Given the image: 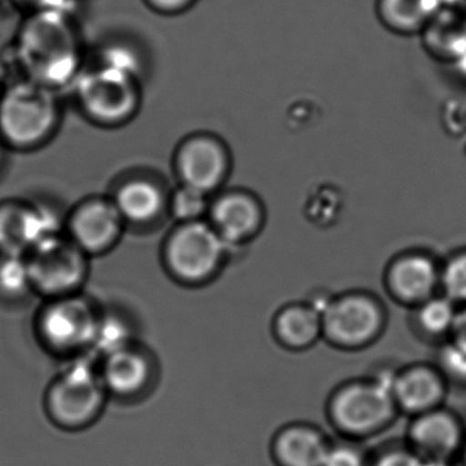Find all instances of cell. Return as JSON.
Segmentation results:
<instances>
[{
    "mask_svg": "<svg viewBox=\"0 0 466 466\" xmlns=\"http://www.w3.org/2000/svg\"><path fill=\"white\" fill-rule=\"evenodd\" d=\"M18 54L29 80L51 89L70 83L78 75L80 51L69 15L35 12L21 29Z\"/></svg>",
    "mask_w": 466,
    "mask_h": 466,
    "instance_id": "1",
    "label": "cell"
},
{
    "mask_svg": "<svg viewBox=\"0 0 466 466\" xmlns=\"http://www.w3.org/2000/svg\"><path fill=\"white\" fill-rule=\"evenodd\" d=\"M108 398L99 368L86 357H77L48 384L46 414L56 427L78 432L99 420Z\"/></svg>",
    "mask_w": 466,
    "mask_h": 466,
    "instance_id": "2",
    "label": "cell"
},
{
    "mask_svg": "<svg viewBox=\"0 0 466 466\" xmlns=\"http://www.w3.org/2000/svg\"><path fill=\"white\" fill-rule=\"evenodd\" d=\"M58 122V100L48 86L25 80L0 95V136L15 148L45 143Z\"/></svg>",
    "mask_w": 466,
    "mask_h": 466,
    "instance_id": "3",
    "label": "cell"
},
{
    "mask_svg": "<svg viewBox=\"0 0 466 466\" xmlns=\"http://www.w3.org/2000/svg\"><path fill=\"white\" fill-rule=\"evenodd\" d=\"M102 315L81 291L47 299L35 320L36 335L47 350L77 359L91 353Z\"/></svg>",
    "mask_w": 466,
    "mask_h": 466,
    "instance_id": "4",
    "label": "cell"
},
{
    "mask_svg": "<svg viewBox=\"0 0 466 466\" xmlns=\"http://www.w3.org/2000/svg\"><path fill=\"white\" fill-rule=\"evenodd\" d=\"M226 247L228 244L209 223H178L163 244V264L174 279L198 285L219 269Z\"/></svg>",
    "mask_w": 466,
    "mask_h": 466,
    "instance_id": "5",
    "label": "cell"
},
{
    "mask_svg": "<svg viewBox=\"0 0 466 466\" xmlns=\"http://www.w3.org/2000/svg\"><path fill=\"white\" fill-rule=\"evenodd\" d=\"M77 97L86 116L106 127L129 121L140 103L135 76L103 64L78 78Z\"/></svg>",
    "mask_w": 466,
    "mask_h": 466,
    "instance_id": "6",
    "label": "cell"
},
{
    "mask_svg": "<svg viewBox=\"0 0 466 466\" xmlns=\"http://www.w3.org/2000/svg\"><path fill=\"white\" fill-rule=\"evenodd\" d=\"M26 258L35 293L46 299L80 293L88 277L89 256L66 234L40 245Z\"/></svg>",
    "mask_w": 466,
    "mask_h": 466,
    "instance_id": "7",
    "label": "cell"
},
{
    "mask_svg": "<svg viewBox=\"0 0 466 466\" xmlns=\"http://www.w3.org/2000/svg\"><path fill=\"white\" fill-rule=\"evenodd\" d=\"M394 408L391 384L370 380L343 386L332 397L329 411L343 432L364 436L386 425L394 414Z\"/></svg>",
    "mask_w": 466,
    "mask_h": 466,
    "instance_id": "8",
    "label": "cell"
},
{
    "mask_svg": "<svg viewBox=\"0 0 466 466\" xmlns=\"http://www.w3.org/2000/svg\"><path fill=\"white\" fill-rule=\"evenodd\" d=\"M65 225L54 209L25 203L0 204V253L28 256L62 236Z\"/></svg>",
    "mask_w": 466,
    "mask_h": 466,
    "instance_id": "9",
    "label": "cell"
},
{
    "mask_svg": "<svg viewBox=\"0 0 466 466\" xmlns=\"http://www.w3.org/2000/svg\"><path fill=\"white\" fill-rule=\"evenodd\" d=\"M323 334L348 348L365 345L378 337L383 326L380 307L370 297L346 294L329 299L321 312Z\"/></svg>",
    "mask_w": 466,
    "mask_h": 466,
    "instance_id": "10",
    "label": "cell"
},
{
    "mask_svg": "<svg viewBox=\"0 0 466 466\" xmlns=\"http://www.w3.org/2000/svg\"><path fill=\"white\" fill-rule=\"evenodd\" d=\"M230 166L228 147L211 135L187 138L176 154V170L181 185L207 196L225 184Z\"/></svg>",
    "mask_w": 466,
    "mask_h": 466,
    "instance_id": "11",
    "label": "cell"
},
{
    "mask_svg": "<svg viewBox=\"0 0 466 466\" xmlns=\"http://www.w3.org/2000/svg\"><path fill=\"white\" fill-rule=\"evenodd\" d=\"M66 236L89 258L105 255L121 241L127 223L113 200L88 198L65 222Z\"/></svg>",
    "mask_w": 466,
    "mask_h": 466,
    "instance_id": "12",
    "label": "cell"
},
{
    "mask_svg": "<svg viewBox=\"0 0 466 466\" xmlns=\"http://www.w3.org/2000/svg\"><path fill=\"white\" fill-rule=\"evenodd\" d=\"M99 372L108 397L130 400L151 389L157 362L149 349L133 340L103 357Z\"/></svg>",
    "mask_w": 466,
    "mask_h": 466,
    "instance_id": "13",
    "label": "cell"
},
{
    "mask_svg": "<svg viewBox=\"0 0 466 466\" xmlns=\"http://www.w3.org/2000/svg\"><path fill=\"white\" fill-rule=\"evenodd\" d=\"M462 441L460 420L441 409L419 414L409 430V449L422 463L447 465L460 451Z\"/></svg>",
    "mask_w": 466,
    "mask_h": 466,
    "instance_id": "14",
    "label": "cell"
},
{
    "mask_svg": "<svg viewBox=\"0 0 466 466\" xmlns=\"http://www.w3.org/2000/svg\"><path fill=\"white\" fill-rule=\"evenodd\" d=\"M208 211L209 225L226 244H241L252 238L263 222V209L258 198L241 190L220 196Z\"/></svg>",
    "mask_w": 466,
    "mask_h": 466,
    "instance_id": "15",
    "label": "cell"
},
{
    "mask_svg": "<svg viewBox=\"0 0 466 466\" xmlns=\"http://www.w3.org/2000/svg\"><path fill=\"white\" fill-rule=\"evenodd\" d=\"M444 392L446 389L441 376L432 368L421 365L408 368L391 381L395 405L416 416L438 409Z\"/></svg>",
    "mask_w": 466,
    "mask_h": 466,
    "instance_id": "16",
    "label": "cell"
},
{
    "mask_svg": "<svg viewBox=\"0 0 466 466\" xmlns=\"http://www.w3.org/2000/svg\"><path fill=\"white\" fill-rule=\"evenodd\" d=\"M331 444L316 428L305 425L285 427L272 441L275 466H324Z\"/></svg>",
    "mask_w": 466,
    "mask_h": 466,
    "instance_id": "17",
    "label": "cell"
},
{
    "mask_svg": "<svg viewBox=\"0 0 466 466\" xmlns=\"http://www.w3.org/2000/svg\"><path fill=\"white\" fill-rule=\"evenodd\" d=\"M387 282L397 299L409 304H422L432 297L441 282V274L430 258L414 253L402 256L391 264Z\"/></svg>",
    "mask_w": 466,
    "mask_h": 466,
    "instance_id": "18",
    "label": "cell"
},
{
    "mask_svg": "<svg viewBox=\"0 0 466 466\" xmlns=\"http://www.w3.org/2000/svg\"><path fill=\"white\" fill-rule=\"evenodd\" d=\"M125 223L146 228L157 222L168 208V198L159 185L146 178H133L116 189L111 198Z\"/></svg>",
    "mask_w": 466,
    "mask_h": 466,
    "instance_id": "19",
    "label": "cell"
},
{
    "mask_svg": "<svg viewBox=\"0 0 466 466\" xmlns=\"http://www.w3.org/2000/svg\"><path fill=\"white\" fill-rule=\"evenodd\" d=\"M274 331L286 348H309L323 334L321 313L312 305H288L275 316Z\"/></svg>",
    "mask_w": 466,
    "mask_h": 466,
    "instance_id": "20",
    "label": "cell"
},
{
    "mask_svg": "<svg viewBox=\"0 0 466 466\" xmlns=\"http://www.w3.org/2000/svg\"><path fill=\"white\" fill-rule=\"evenodd\" d=\"M441 0H378L381 24L394 34H422L441 12Z\"/></svg>",
    "mask_w": 466,
    "mask_h": 466,
    "instance_id": "21",
    "label": "cell"
},
{
    "mask_svg": "<svg viewBox=\"0 0 466 466\" xmlns=\"http://www.w3.org/2000/svg\"><path fill=\"white\" fill-rule=\"evenodd\" d=\"M422 35L432 56L460 61L466 54V18L461 17L458 10L441 7Z\"/></svg>",
    "mask_w": 466,
    "mask_h": 466,
    "instance_id": "22",
    "label": "cell"
},
{
    "mask_svg": "<svg viewBox=\"0 0 466 466\" xmlns=\"http://www.w3.org/2000/svg\"><path fill=\"white\" fill-rule=\"evenodd\" d=\"M34 293L26 256L0 253V299L20 301Z\"/></svg>",
    "mask_w": 466,
    "mask_h": 466,
    "instance_id": "23",
    "label": "cell"
},
{
    "mask_svg": "<svg viewBox=\"0 0 466 466\" xmlns=\"http://www.w3.org/2000/svg\"><path fill=\"white\" fill-rule=\"evenodd\" d=\"M133 340H135V338H133L132 331H130V327L122 319L103 312L91 353L96 354L102 360L111 351L122 348V346L127 345Z\"/></svg>",
    "mask_w": 466,
    "mask_h": 466,
    "instance_id": "24",
    "label": "cell"
},
{
    "mask_svg": "<svg viewBox=\"0 0 466 466\" xmlns=\"http://www.w3.org/2000/svg\"><path fill=\"white\" fill-rule=\"evenodd\" d=\"M208 196L192 187H181L168 198V208L171 217L178 223L196 222L201 220L208 211Z\"/></svg>",
    "mask_w": 466,
    "mask_h": 466,
    "instance_id": "25",
    "label": "cell"
},
{
    "mask_svg": "<svg viewBox=\"0 0 466 466\" xmlns=\"http://www.w3.org/2000/svg\"><path fill=\"white\" fill-rule=\"evenodd\" d=\"M420 326L433 335H441L449 331L455 320V310L452 301L447 297L432 299L422 302L417 315Z\"/></svg>",
    "mask_w": 466,
    "mask_h": 466,
    "instance_id": "26",
    "label": "cell"
},
{
    "mask_svg": "<svg viewBox=\"0 0 466 466\" xmlns=\"http://www.w3.org/2000/svg\"><path fill=\"white\" fill-rule=\"evenodd\" d=\"M441 283L450 301L466 302V252L458 253L446 264Z\"/></svg>",
    "mask_w": 466,
    "mask_h": 466,
    "instance_id": "27",
    "label": "cell"
},
{
    "mask_svg": "<svg viewBox=\"0 0 466 466\" xmlns=\"http://www.w3.org/2000/svg\"><path fill=\"white\" fill-rule=\"evenodd\" d=\"M324 466H370L365 455L350 444L329 447Z\"/></svg>",
    "mask_w": 466,
    "mask_h": 466,
    "instance_id": "28",
    "label": "cell"
},
{
    "mask_svg": "<svg viewBox=\"0 0 466 466\" xmlns=\"http://www.w3.org/2000/svg\"><path fill=\"white\" fill-rule=\"evenodd\" d=\"M103 65L121 70V72L129 73V75L137 77L138 61L132 51L124 47H113L107 50L103 59Z\"/></svg>",
    "mask_w": 466,
    "mask_h": 466,
    "instance_id": "29",
    "label": "cell"
},
{
    "mask_svg": "<svg viewBox=\"0 0 466 466\" xmlns=\"http://www.w3.org/2000/svg\"><path fill=\"white\" fill-rule=\"evenodd\" d=\"M370 466H422V463L410 449H392L370 461Z\"/></svg>",
    "mask_w": 466,
    "mask_h": 466,
    "instance_id": "30",
    "label": "cell"
},
{
    "mask_svg": "<svg viewBox=\"0 0 466 466\" xmlns=\"http://www.w3.org/2000/svg\"><path fill=\"white\" fill-rule=\"evenodd\" d=\"M152 10L163 15H177L189 9L195 0H146Z\"/></svg>",
    "mask_w": 466,
    "mask_h": 466,
    "instance_id": "31",
    "label": "cell"
},
{
    "mask_svg": "<svg viewBox=\"0 0 466 466\" xmlns=\"http://www.w3.org/2000/svg\"><path fill=\"white\" fill-rule=\"evenodd\" d=\"M20 4L32 6L35 12L39 10H54V12L67 13V2L69 0H17Z\"/></svg>",
    "mask_w": 466,
    "mask_h": 466,
    "instance_id": "32",
    "label": "cell"
},
{
    "mask_svg": "<svg viewBox=\"0 0 466 466\" xmlns=\"http://www.w3.org/2000/svg\"><path fill=\"white\" fill-rule=\"evenodd\" d=\"M441 6L447 9L458 10V12H466V0H441Z\"/></svg>",
    "mask_w": 466,
    "mask_h": 466,
    "instance_id": "33",
    "label": "cell"
},
{
    "mask_svg": "<svg viewBox=\"0 0 466 466\" xmlns=\"http://www.w3.org/2000/svg\"><path fill=\"white\" fill-rule=\"evenodd\" d=\"M0 163H2V149H0Z\"/></svg>",
    "mask_w": 466,
    "mask_h": 466,
    "instance_id": "34",
    "label": "cell"
}]
</instances>
